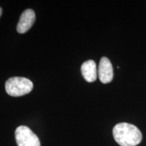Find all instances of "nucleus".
<instances>
[{
  "instance_id": "obj_1",
  "label": "nucleus",
  "mask_w": 146,
  "mask_h": 146,
  "mask_svg": "<svg viewBox=\"0 0 146 146\" xmlns=\"http://www.w3.org/2000/svg\"><path fill=\"white\" fill-rule=\"evenodd\" d=\"M112 132L115 141L120 146H135L141 141V131L132 124L118 123L114 127Z\"/></svg>"
},
{
  "instance_id": "obj_2",
  "label": "nucleus",
  "mask_w": 146,
  "mask_h": 146,
  "mask_svg": "<svg viewBox=\"0 0 146 146\" xmlns=\"http://www.w3.org/2000/svg\"><path fill=\"white\" fill-rule=\"evenodd\" d=\"M5 88L9 96L19 97L30 93L33 88V84L28 78L15 76L5 82Z\"/></svg>"
},
{
  "instance_id": "obj_3",
  "label": "nucleus",
  "mask_w": 146,
  "mask_h": 146,
  "mask_svg": "<svg viewBox=\"0 0 146 146\" xmlns=\"http://www.w3.org/2000/svg\"><path fill=\"white\" fill-rule=\"evenodd\" d=\"M18 146H41L38 137L26 126H20L15 131Z\"/></svg>"
},
{
  "instance_id": "obj_4",
  "label": "nucleus",
  "mask_w": 146,
  "mask_h": 146,
  "mask_svg": "<svg viewBox=\"0 0 146 146\" xmlns=\"http://www.w3.org/2000/svg\"><path fill=\"white\" fill-rule=\"evenodd\" d=\"M98 76L100 81L104 84L110 83L112 81L114 76L112 65L110 60L106 57H102L100 60L98 68Z\"/></svg>"
},
{
  "instance_id": "obj_5",
  "label": "nucleus",
  "mask_w": 146,
  "mask_h": 146,
  "mask_svg": "<svg viewBox=\"0 0 146 146\" xmlns=\"http://www.w3.org/2000/svg\"><path fill=\"white\" fill-rule=\"evenodd\" d=\"M35 21V14L31 9L25 10L20 17L19 22L17 25V31L19 33H25L31 28Z\"/></svg>"
},
{
  "instance_id": "obj_6",
  "label": "nucleus",
  "mask_w": 146,
  "mask_h": 146,
  "mask_svg": "<svg viewBox=\"0 0 146 146\" xmlns=\"http://www.w3.org/2000/svg\"><path fill=\"white\" fill-rule=\"evenodd\" d=\"M81 72L84 78L87 82L91 83L96 80L98 76L96 64L94 60H89L85 62L81 66Z\"/></svg>"
},
{
  "instance_id": "obj_7",
  "label": "nucleus",
  "mask_w": 146,
  "mask_h": 146,
  "mask_svg": "<svg viewBox=\"0 0 146 146\" xmlns=\"http://www.w3.org/2000/svg\"><path fill=\"white\" fill-rule=\"evenodd\" d=\"M1 14H2V9H1V8H0V16H1Z\"/></svg>"
}]
</instances>
